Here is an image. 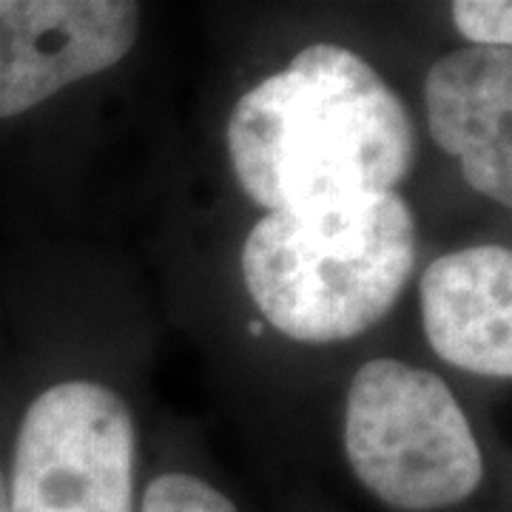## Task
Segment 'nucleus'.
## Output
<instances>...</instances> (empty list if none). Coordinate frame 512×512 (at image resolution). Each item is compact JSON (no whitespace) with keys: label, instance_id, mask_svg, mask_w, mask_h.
Instances as JSON below:
<instances>
[{"label":"nucleus","instance_id":"nucleus-9","mask_svg":"<svg viewBox=\"0 0 512 512\" xmlns=\"http://www.w3.org/2000/svg\"><path fill=\"white\" fill-rule=\"evenodd\" d=\"M453 20L473 46L510 49L512 3L507 0H458L453 3Z\"/></svg>","mask_w":512,"mask_h":512},{"label":"nucleus","instance_id":"nucleus-7","mask_svg":"<svg viewBox=\"0 0 512 512\" xmlns=\"http://www.w3.org/2000/svg\"><path fill=\"white\" fill-rule=\"evenodd\" d=\"M421 322L430 348L447 365L512 376V254L504 245H473L439 256L421 274Z\"/></svg>","mask_w":512,"mask_h":512},{"label":"nucleus","instance_id":"nucleus-10","mask_svg":"<svg viewBox=\"0 0 512 512\" xmlns=\"http://www.w3.org/2000/svg\"><path fill=\"white\" fill-rule=\"evenodd\" d=\"M0 512H9V484H6L3 470H0Z\"/></svg>","mask_w":512,"mask_h":512},{"label":"nucleus","instance_id":"nucleus-1","mask_svg":"<svg viewBox=\"0 0 512 512\" xmlns=\"http://www.w3.org/2000/svg\"><path fill=\"white\" fill-rule=\"evenodd\" d=\"M228 157L268 214L325 211L390 194L413 171L416 131L367 60L313 43L239 97Z\"/></svg>","mask_w":512,"mask_h":512},{"label":"nucleus","instance_id":"nucleus-4","mask_svg":"<svg viewBox=\"0 0 512 512\" xmlns=\"http://www.w3.org/2000/svg\"><path fill=\"white\" fill-rule=\"evenodd\" d=\"M137 430L106 384L49 387L20 421L9 512H134Z\"/></svg>","mask_w":512,"mask_h":512},{"label":"nucleus","instance_id":"nucleus-6","mask_svg":"<svg viewBox=\"0 0 512 512\" xmlns=\"http://www.w3.org/2000/svg\"><path fill=\"white\" fill-rule=\"evenodd\" d=\"M430 134L461 160L470 188L512 205V52L467 46L444 55L427 74Z\"/></svg>","mask_w":512,"mask_h":512},{"label":"nucleus","instance_id":"nucleus-8","mask_svg":"<svg viewBox=\"0 0 512 512\" xmlns=\"http://www.w3.org/2000/svg\"><path fill=\"white\" fill-rule=\"evenodd\" d=\"M140 512H237V507L202 478L163 473L146 487Z\"/></svg>","mask_w":512,"mask_h":512},{"label":"nucleus","instance_id":"nucleus-5","mask_svg":"<svg viewBox=\"0 0 512 512\" xmlns=\"http://www.w3.org/2000/svg\"><path fill=\"white\" fill-rule=\"evenodd\" d=\"M137 29L128 0H0V120L117 66Z\"/></svg>","mask_w":512,"mask_h":512},{"label":"nucleus","instance_id":"nucleus-2","mask_svg":"<svg viewBox=\"0 0 512 512\" xmlns=\"http://www.w3.org/2000/svg\"><path fill=\"white\" fill-rule=\"evenodd\" d=\"M416 262V222L399 194L325 208L274 211L242 248L245 288L282 336L330 345L382 322Z\"/></svg>","mask_w":512,"mask_h":512},{"label":"nucleus","instance_id":"nucleus-3","mask_svg":"<svg viewBox=\"0 0 512 512\" xmlns=\"http://www.w3.org/2000/svg\"><path fill=\"white\" fill-rule=\"evenodd\" d=\"M356 478L396 510H441L476 493L484 456L447 382L399 359L359 367L345 404Z\"/></svg>","mask_w":512,"mask_h":512}]
</instances>
